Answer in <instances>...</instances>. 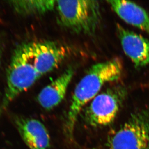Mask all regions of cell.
Returning a JSON list of instances; mask_svg holds the SVG:
<instances>
[{"label":"cell","instance_id":"9","mask_svg":"<svg viewBox=\"0 0 149 149\" xmlns=\"http://www.w3.org/2000/svg\"><path fill=\"white\" fill-rule=\"evenodd\" d=\"M74 74V70L69 67L56 79L45 86L38 95L40 105L47 110L56 107L63 100L70 83Z\"/></svg>","mask_w":149,"mask_h":149},{"label":"cell","instance_id":"8","mask_svg":"<svg viewBox=\"0 0 149 149\" xmlns=\"http://www.w3.org/2000/svg\"><path fill=\"white\" fill-rule=\"evenodd\" d=\"M15 123L23 140L30 149H49V135L40 121L33 118L17 117Z\"/></svg>","mask_w":149,"mask_h":149},{"label":"cell","instance_id":"6","mask_svg":"<svg viewBox=\"0 0 149 149\" xmlns=\"http://www.w3.org/2000/svg\"><path fill=\"white\" fill-rule=\"evenodd\" d=\"M34 66L40 77L58 67L68 54L65 47L50 41L29 42Z\"/></svg>","mask_w":149,"mask_h":149},{"label":"cell","instance_id":"2","mask_svg":"<svg viewBox=\"0 0 149 149\" xmlns=\"http://www.w3.org/2000/svg\"><path fill=\"white\" fill-rule=\"evenodd\" d=\"M56 7L58 24L73 33L91 35L100 24V5L96 1H58Z\"/></svg>","mask_w":149,"mask_h":149},{"label":"cell","instance_id":"1","mask_svg":"<svg viewBox=\"0 0 149 149\" xmlns=\"http://www.w3.org/2000/svg\"><path fill=\"white\" fill-rule=\"evenodd\" d=\"M122 70V63L117 58L95 64L87 70L75 88L65 121V133L69 138L72 137L83 107L97 96L104 84L118 80Z\"/></svg>","mask_w":149,"mask_h":149},{"label":"cell","instance_id":"10","mask_svg":"<svg viewBox=\"0 0 149 149\" xmlns=\"http://www.w3.org/2000/svg\"><path fill=\"white\" fill-rule=\"evenodd\" d=\"M117 15L128 24L149 33V14L142 7L132 1H107Z\"/></svg>","mask_w":149,"mask_h":149},{"label":"cell","instance_id":"11","mask_svg":"<svg viewBox=\"0 0 149 149\" xmlns=\"http://www.w3.org/2000/svg\"><path fill=\"white\" fill-rule=\"evenodd\" d=\"M9 4L16 13L21 16H33L45 14L53 10L56 1H11Z\"/></svg>","mask_w":149,"mask_h":149},{"label":"cell","instance_id":"12","mask_svg":"<svg viewBox=\"0 0 149 149\" xmlns=\"http://www.w3.org/2000/svg\"><path fill=\"white\" fill-rule=\"evenodd\" d=\"M1 48H0V65H1Z\"/></svg>","mask_w":149,"mask_h":149},{"label":"cell","instance_id":"7","mask_svg":"<svg viewBox=\"0 0 149 149\" xmlns=\"http://www.w3.org/2000/svg\"><path fill=\"white\" fill-rule=\"evenodd\" d=\"M117 32L123 49L136 67L149 64V41L141 35L117 25Z\"/></svg>","mask_w":149,"mask_h":149},{"label":"cell","instance_id":"3","mask_svg":"<svg viewBox=\"0 0 149 149\" xmlns=\"http://www.w3.org/2000/svg\"><path fill=\"white\" fill-rule=\"evenodd\" d=\"M6 77L7 84L1 104L3 110L41 77L34 66L29 43L20 45L14 51Z\"/></svg>","mask_w":149,"mask_h":149},{"label":"cell","instance_id":"4","mask_svg":"<svg viewBox=\"0 0 149 149\" xmlns=\"http://www.w3.org/2000/svg\"><path fill=\"white\" fill-rule=\"evenodd\" d=\"M109 149H149V110L134 113L109 138Z\"/></svg>","mask_w":149,"mask_h":149},{"label":"cell","instance_id":"5","mask_svg":"<svg viewBox=\"0 0 149 149\" xmlns=\"http://www.w3.org/2000/svg\"><path fill=\"white\" fill-rule=\"evenodd\" d=\"M126 96L127 90L120 86L111 87L97 95L86 109V122L94 127L111 124L117 116Z\"/></svg>","mask_w":149,"mask_h":149}]
</instances>
